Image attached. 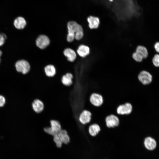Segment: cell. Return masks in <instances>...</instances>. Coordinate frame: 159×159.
I'll use <instances>...</instances> for the list:
<instances>
[{
    "instance_id": "6da1fadb",
    "label": "cell",
    "mask_w": 159,
    "mask_h": 159,
    "mask_svg": "<svg viewBox=\"0 0 159 159\" xmlns=\"http://www.w3.org/2000/svg\"><path fill=\"white\" fill-rule=\"evenodd\" d=\"M67 27L68 34L67 40L68 42H72L75 36L83 33L82 27L75 21H71L68 22Z\"/></svg>"
},
{
    "instance_id": "7a4b0ae2",
    "label": "cell",
    "mask_w": 159,
    "mask_h": 159,
    "mask_svg": "<svg viewBox=\"0 0 159 159\" xmlns=\"http://www.w3.org/2000/svg\"><path fill=\"white\" fill-rule=\"evenodd\" d=\"M15 67L17 72H21L23 74L27 73L30 69L29 64L27 61L24 60L17 61L15 63Z\"/></svg>"
},
{
    "instance_id": "3957f363",
    "label": "cell",
    "mask_w": 159,
    "mask_h": 159,
    "mask_svg": "<svg viewBox=\"0 0 159 159\" xmlns=\"http://www.w3.org/2000/svg\"><path fill=\"white\" fill-rule=\"evenodd\" d=\"M138 78L139 81L143 85H147L152 81L153 77L148 72L143 70L138 74Z\"/></svg>"
},
{
    "instance_id": "277c9868",
    "label": "cell",
    "mask_w": 159,
    "mask_h": 159,
    "mask_svg": "<svg viewBox=\"0 0 159 159\" xmlns=\"http://www.w3.org/2000/svg\"><path fill=\"white\" fill-rule=\"evenodd\" d=\"M132 110V106L129 103H126L119 105L117 109L118 114L122 115H128L130 114Z\"/></svg>"
},
{
    "instance_id": "5b68a950",
    "label": "cell",
    "mask_w": 159,
    "mask_h": 159,
    "mask_svg": "<svg viewBox=\"0 0 159 159\" xmlns=\"http://www.w3.org/2000/svg\"><path fill=\"white\" fill-rule=\"evenodd\" d=\"M105 122L106 126L109 128L116 127L119 124V120L118 117L113 114L107 116L105 118Z\"/></svg>"
},
{
    "instance_id": "8992f818",
    "label": "cell",
    "mask_w": 159,
    "mask_h": 159,
    "mask_svg": "<svg viewBox=\"0 0 159 159\" xmlns=\"http://www.w3.org/2000/svg\"><path fill=\"white\" fill-rule=\"evenodd\" d=\"M92 114L89 111L87 110H83L80 114L78 120L80 123L86 125L89 123L91 119Z\"/></svg>"
},
{
    "instance_id": "52a82bcc",
    "label": "cell",
    "mask_w": 159,
    "mask_h": 159,
    "mask_svg": "<svg viewBox=\"0 0 159 159\" xmlns=\"http://www.w3.org/2000/svg\"><path fill=\"white\" fill-rule=\"evenodd\" d=\"M50 43L49 38L44 35L39 36L36 40L37 46L41 49H44L47 47Z\"/></svg>"
},
{
    "instance_id": "ba28073f",
    "label": "cell",
    "mask_w": 159,
    "mask_h": 159,
    "mask_svg": "<svg viewBox=\"0 0 159 159\" xmlns=\"http://www.w3.org/2000/svg\"><path fill=\"white\" fill-rule=\"evenodd\" d=\"M90 101L93 105L96 107H99L102 104L103 100V97L101 95L95 93L91 95Z\"/></svg>"
},
{
    "instance_id": "9c48e42d",
    "label": "cell",
    "mask_w": 159,
    "mask_h": 159,
    "mask_svg": "<svg viewBox=\"0 0 159 159\" xmlns=\"http://www.w3.org/2000/svg\"><path fill=\"white\" fill-rule=\"evenodd\" d=\"M89 26L91 29H97L99 26L100 21L97 17L90 16L87 18Z\"/></svg>"
},
{
    "instance_id": "30bf717a",
    "label": "cell",
    "mask_w": 159,
    "mask_h": 159,
    "mask_svg": "<svg viewBox=\"0 0 159 159\" xmlns=\"http://www.w3.org/2000/svg\"><path fill=\"white\" fill-rule=\"evenodd\" d=\"M32 105L33 110L37 113L41 112L43 110L44 107L43 102L38 99L35 100L32 102Z\"/></svg>"
},
{
    "instance_id": "8fae6325",
    "label": "cell",
    "mask_w": 159,
    "mask_h": 159,
    "mask_svg": "<svg viewBox=\"0 0 159 159\" xmlns=\"http://www.w3.org/2000/svg\"><path fill=\"white\" fill-rule=\"evenodd\" d=\"M144 144L146 149L150 150L154 149L156 146L155 141L151 137H147L145 139Z\"/></svg>"
},
{
    "instance_id": "7c38bea8",
    "label": "cell",
    "mask_w": 159,
    "mask_h": 159,
    "mask_svg": "<svg viewBox=\"0 0 159 159\" xmlns=\"http://www.w3.org/2000/svg\"><path fill=\"white\" fill-rule=\"evenodd\" d=\"M73 77V75L72 73H67L62 76L61 80L62 83L65 86H69L72 84Z\"/></svg>"
},
{
    "instance_id": "4fadbf2b",
    "label": "cell",
    "mask_w": 159,
    "mask_h": 159,
    "mask_svg": "<svg viewBox=\"0 0 159 159\" xmlns=\"http://www.w3.org/2000/svg\"><path fill=\"white\" fill-rule=\"evenodd\" d=\"M101 130L99 125L94 123L90 125L88 128V132L90 136L95 137L97 135Z\"/></svg>"
},
{
    "instance_id": "5bb4252c",
    "label": "cell",
    "mask_w": 159,
    "mask_h": 159,
    "mask_svg": "<svg viewBox=\"0 0 159 159\" xmlns=\"http://www.w3.org/2000/svg\"><path fill=\"white\" fill-rule=\"evenodd\" d=\"M57 134L62 143L67 144L69 143L70 138L66 130L62 129Z\"/></svg>"
},
{
    "instance_id": "9a60e30c",
    "label": "cell",
    "mask_w": 159,
    "mask_h": 159,
    "mask_svg": "<svg viewBox=\"0 0 159 159\" xmlns=\"http://www.w3.org/2000/svg\"><path fill=\"white\" fill-rule=\"evenodd\" d=\"M26 23V21L25 19L21 16L16 18L14 22L15 27L19 29H24Z\"/></svg>"
},
{
    "instance_id": "2e32d148",
    "label": "cell",
    "mask_w": 159,
    "mask_h": 159,
    "mask_svg": "<svg viewBox=\"0 0 159 159\" xmlns=\"http://www.w3.org/2000/svg\"><path fill=\"white\" fill-rule=\"evenodd\" d=\"M77 52L80 56L84 57L90 54V49L87 46L81 45L79 47Z\"/></svg>"
},
{
    "instance_id": "e0dca14e",
    "label": "cell",
    "mask_w": 159,
    "mask_h": 159,
    "mask_svg": "<svg viewBox=\"0 0 159 159\" xmlns=\"http://www.w3.org/2000/svg\"><path fill=\"white\" fill-rule=\"evenodd\" d=\"M64 55L67 57L68 61L70 62H73L76 59V54L73 49L70 48H67L64 51Z\"/></svg>"
},
{
    "instance_id": "ac0fdd59",
    "label": "cell",
    "mask_w": 159,
    "mask_h": 159,
    "mask_svg": "<svg viewBox=\"0 0 159 159\" xmlns=\"http://www.w3.org/2000/svg\"><path fill=\"white\" fill-rule=\"evenodd\" d=\"M44 71L46 75L49 77H53L56 73V69L52 65H48L44 67Z\"/></svg>"
},
{
    "instance_id": "d6986e66",
    "label": "cell",
    "mask_w": 159,
    "mask_h": 159,
    "mask_svg": "<svg viewBox=\"0 0 159 159\" xmlns=\"http://www.w3.org/2000/svg\"><path fill=\"white\" fill-rule=\"evenodd\" d=\"M135 51L140 54L143 59L146 58L148 56V49L143 46L141 45L137 46L135 48Z\"/></svg>"
},
{
    "instance_id": "ffe728a7",
    "label": "cell",
    "mask_w": 159,
    "mask_h": 159,
    "mask_svg": "<svg viewBox=\"0 0 159 159\" xmlns=\"http://www.w3.org/2000/svg\"><path fill=\"white\" fill-rule=\"evenodd\" d=\"M50 127L52 130L56 134H57L62 129L60 123L55 120H52L50 121Z\"/></svg>"
},
{
    "instance_id": "44dd1931",
    "label": "cell",
    "mask_w": 159,
    "mask_h": 159,
    "mask_svg": "<svg viewBox=\"0 0 159 159\" xmlns=\"http://www.w3.org/2000/svg\"><path fill=\"white\" fill-rule=\"evenodd\" d=\"M132 58L137 62H141L143 59L142 56L139 53L134 52L132 54Z\"/></svg>"
},
{
    "instance_id": "7402d4cb",
    "label": "cell",
    "mask_w": 159,
    "mask_h": 159,
    "mask_svg": "<svg viewBox=\"0 0 159 159\" xmlns=\"http://www.w3.org/2000/svg\"><path fill=\"white\" fill-rule=\"evenodd\" d=\"M54 135L53 137V140L56 143V146L58 148H60L61 147L63 143L62 141L58 136L57 134Z\"/></svg>"
},
{
    "instance_id": "603a6c76",
    "label": "cell",
    "mask_w": 159,
    "mask_h": 159,
    "mask_svg": "<svg viewBox=\"0 0 159 159\" xmlns=\"http://www.w3.org/2000/svg\"><path fill=\"white\" fill-rule=\"evenodd\" d=\"M152 62L153 65L156 67H159V54H155L152 58Z\"/></svg>"
},
{
    "instance_id": "cb8c5ba5",
    "label": "cell",
    "mask_w": 159,
    "mask_h": 159,
    "mask_svg": "<svg viewBox=\"0 0 159 159\" xmlns=\"http://www.w3.org/2000/svg\"><path fill=\"white\" fill-rule=\"evenodd\" d=\"M44 131L46 133L49 135L54 136L57 134L55 133L52 130L50 127H47L44 128Z\"/></svg>"
},
{
    "instance_id": "d4e9b609",
    "label": "cell",
    "mask_w": 159,
    "mask_h": 159,
    "mask_svg": "<svg viewBox=\"0 0 159 159\" xmlns=\"http://www.w3.org/2000/svg\"><path fill=\"white\" fill-rule=\"evenodd\" d=\"M6 38V37L5 34H0V46H2L4 43Z\"/></svg>"
},
{
    "instance_id": "484cf974",
    "label": "cell",
    "mask_w": 159,
    "mask_h": 159,
    "mask_svg": "<svg viewBox=\"0 0 159 159\" xmlns=\"http://www.w3.org/2000/svg\"><path fill=\"white\" fill-rule=\"evenodd\" d=\"M5 102V100L3 96L0 95V107L4 105Z\"/></svg>"
},
{
    "instance_id": "4316f807",
    "label": "cell",
    "mask_w": 159,
    "mask_h": 159,
    "mask_svg": "<svg viewBox=\"0 0 159 159\" xmlns=\"http://www.w3.org/2000/svg\"><path fill=\"white\" fill-rule=\"evenodd\" d=\"M154 48L157 54H159V42H156L154 45Z\"/></svg>"
},
{
    "instance_id": "83f0119b",
    "label": "cell",
    "mask_w": 159,
    "mask_h": 159,
    "mask_svg": "<svg viewBox=\"0 0 159 159\" xmlns=\"http://www.w3.org/2000/svg\"><path fill=\"white\" fill-rule=\"evenodd\" d=\"M2 54V52L1 50H0V57L1 56ZM0 61H1V59H0Z\"/></svg>"
},
{
    "instance_id": "f1b7e54d",
    "label": "cell",
    "mask_w": 159,
    "mask_h": 159,
    "mask_svg": "<svg viewBox=\"0 0 159 159\" xmlns=\"http://www.w3.org/2000/svg\"><path fill=\"white\" fill-rule=\"evenodd\" d=\"M46 80H44L43 82H44V81H45ZM42 86H41V87H40V89H41V88H42Z\"/></svg>"
},
{
    "instance_id": "f546056e",
    "label": "cell",
    "mask_w": 159,
    "mask_h": 159,
    "mask_svg": "<svg viewBox=\"0 0 159 159\" xmlns=\"http://www.w3.org/2000/svg\"><path fill=\"white\" fill-rule=\"evenodd\" d=\"M110 1H113V0H109Z\"/></svg>"
}]
</instances>
